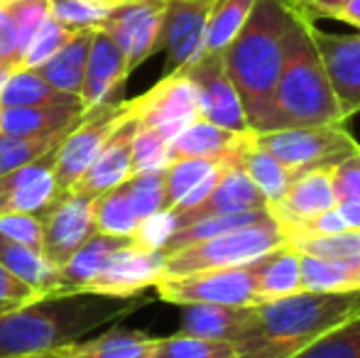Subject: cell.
<instances>
[{
  "mask_svg": "<svg viewBox=\"0 0 360 358\" xmlns=\"http://www.w3.org/2000/svg\"><path fill=\"white\" fill-rule=\"evenodd\" d=\"M143 297H113L96 292H52L25 307L0 314V358L47 354L76 344L91 331L125 319Z\"/></svg>",
  "mask_w": 360,
  "mask_h": 358,
  "instance_id": "1",
  "label": "cell"
},
{
  "mask_svg": "<svg viewBox=\"0 0 360 358\" xmlns=\"http://www.w3.org/2000/svg\"><path fill=\"white\" fill-rule=\"evenodd\" d=\"M302 10L289 0H255L240 32L223 49V64L240 96L250 133L270 125L272 96Z\"/></svg>",
  "mask_w": 360,
  "mask_h": 358,
  "instance_id": "2",
  "label": "cell"
},
{
  "mask_svg": "<svg viewBox=\"0 0 360 358\" xmlns=\"http://www.w3.org/2000/svg\"><path fill=\"white\" fill-rule=\"evenodd\" d=\"M260 339L238 358H292L348 319L360 317L358 292H311L255 305Z\"/></svg>",
  "mask_w": 360,
  "mask_h": 358,
  "instance_id": "3",
  "label": "cell"
},
{
  "mask_svg": "<svg viewBox=\"0 0 360 358\" xmlns=\"http://www.w3.org/2000/svg\"><path fill=\"white\" fill-rule=\"evenodd\" d=\"M314 18L299 13L285 57V67L272 96L267 130L307 128V125H343L341 108L314 42ZM265 130V133H267Z\"/></svg>",
  "mask_w": 360,
  "mask_h": 358,
  "instance_id": "4",
  "label": "cell"
},
{
  "mask_svg": "<svg viewBox=\"0 0 360 358\" xmlns=\"http://www.w3.org/2000/svg\"><path fill=\"white\" fill-rule=\"evenodd\" d=\"M282 243H285V231L272 216H267L257 224L228 231V234L209 238L204 243L186 245V248L169 253L165 260V275L174 277L201 270L238 268V265L252 263Z\"/></svg>",
  "mask_w": 360,
  "mask_h": 358,
  "instance_id": "5",
  "label": "cell"
},
{
  "mask_svg": "<svg viewBox=\"0 0 360 358\" xmlns=\"http://www.w3.org/2000/svg\"><path fill=\"white\" fill-rule=\"evenodd\" d=\"M252 138L262 150L280 160L294 177L311 170H331L333 165L360 148L343 125L282 128L252 133Z\"/></svg>",
  "mask_w": 360,
  "mask_h": 358,
  "instance_id": "6",
  "label": "cell"
},
{
  "mask_svg": "<svg viewBox=\"0 0 360 358\" xmlns=\"http://www.w3.org/2000/svg\"><path fill=\"white\" fill-rule=\"evenodd\" d=\"M157 295L176 307L186 305H226L255 307V272L252 263L238 268H216L189 272V275H165L155 285Z\"/></svg>",
  "mask_w": 360,
  "mask_h": 358,
  "instance_id": "7",
  "label": "cell"
},
{
  "mask_svg": "<svg viewBox=\"0 0 360 358\" xmlns=\"http://www.w3.org/2000/svg\"><path fill=\"white\" fill-rule=\"evenodd\" d=\"M128 115V101H115L98 108H91L84 113L76 128L69 130L57 145V158H54V181H57L59 194L69 191L81 174L89 170L110 135L120 128V123Z\"/></svg>",
  "mask_w": 360,
  "mask_h": 358,
  "instance_id": "8",
  "label": "cell"
},
{
  "mask_svg": "<svg viewBox=\"0 0 360 358\" xmlns=\"http://www.w3.org/2000/svg\"><path fill=\"white\" fill-rule=\"evenodd\" d=\"M133 115L140 125L157 130L167 140H174L184 128L199 120V96L184 72L165 74L147 94L130 101Z\"/></svg>",
  "mask_w": 360,
  "mask_h": 358,
  "instance_id": "9",
  "label": "cell"
},
{
  "mask_svg": "<svg viewBox=\"0 0 360 358\" xmlns=\"http://www.w3.org/2000/svg\"><path fill=\"white\" fill-rule=\"evenodd\" d=\"M165 0H123L103 20L101 30L110 34L125 57L128 74L160 52Z\"/></svg>",
  "mask_w": 360,
  "mask_h": 358,
  "instance_id": "10",
  "label": "cell"
},
{
  "mask_svg": "<svg viewBox=\"0 0 360 358\" xmlns=\"http://www.w3.org/2000/svg\"><path fill=\"white\" fill-rule=\"evenodd\" d=\"M191 79L199 96V115L231 133H250L240 96L223 64V52H204L194 64L179 69Z\"/></svg>",
  "mask_w": 360,
  "mask_h": 358,
  "instance_id": "11",
  "label": "cell"
},
{
  "mask_svg": "<svg viewBox=\"0 0 360 358\" xmlns=\"http://www.w3.org/2000/svg\"><path fill=\"white\" fill-rule=\"evenodd\" d=\"M94 199L64 191L42 214V253L54 268H62L69 258L96 234Z\"/></svg>",
  "mask_w": 360,
  "mask_h": 358,
  "instance_id": "12",
  "label": "cell"
},
{
  "mask_svg": "<svg viewBox=\"0 0 360 358\" xmlns=\"http://www.w3.org/2000/svg\"><path fill=\"white\" fill-rule=\"evenodd\" d=\"M211 5L214 0H165L160 49L167 52V74L189 67L204 54Z\"/></svg>",
  "mask_w": 360,
  "mask_h": 358,
  "instance_id": "13",
  "label": "cell"
},
{
  "mask_svg": "<svg viewBox=\"0 0 360 358\" xmlns=\"http://www.w3.org/2000/svg\"><path fill=\"white\" fill-rule=\"evenodd\" d=\"M165 250L143 248L138 243H125L123 248L113 250L105 265L91 282L89 292L113 297H133L155 287L165 275Z\"/></svg>",
  "mask_w": 360,
  "mask_h": 358,
  "instance_id": "14",
  "label": "cell"
},
{
  "mask_svg": "<svg viewBox=\"0 0 360 358\" xmlns=\"http://www.w3.org/2000/svg\"><path fill=\"white\" fill-rule=\"evenodd\" d=\"M181 334L201 336L209 341H226L238 349V356L257 344L255 307H226V305H186L181 314Z\"/></svg>",
  "mask_w": 360,
  "mask_h": 358,
  "instance_id": "15",
  "label": "cell"
},
{
  "mask_svg": "<svg viewBox=\"0 0 360 358\" xmlns=\"http://www.w3.org/2000/svg\"><path fill=\"white\" fill-rule=\"evenodd\" d=\"M311 34L343 120L353 118L360 113V32L331 34L314 25Z\"/></svg>",
  "mask_w": 360,
  "mask_h": 358,
  "instance_id": "16",
  "label": "cell"
},
{
  "mask_svg": "<svg viewBox=\"0 0 360 358\" xmlns=\"http://www.w3.org/2000/svg\"><path fill=\"white\" fill-rule=\"evenodd\" d=\"M54 158H57V148L0 177V216H42L57 201L59 189L57 181H54Z\"/></svg>",
  "mask_w": 360,
  "mask_h": 358,
  "instance_id": "17",
  "label": "cell"
},
{
  "mask_svg": "<svg viewBox=\"0 0 360 358\" xmlns=\"http://www.w3.org/2000/svg\"><path fill=\"white\" fill-rule=\"evenodd\" d=\"M128 67L118 44L110 39V34L101 27H94L91 34L89 59H86L84 87H81V103L86 110L98 108L105 103L120 101L123 87L128 82Z\"/></svg>",
  "mask_w": 360,
  "mask_h": 358,
  "instance_id": "18",
  "label": "cell"
},
{
  "mask_svg": "<svg viewBox=\"0 0 360 358\" xmlns=\"http://www.w3.org/2000/svg\"><path fill=\"white\" fill-rule=\"evenodd\" d=\"M135 130H138V118L133 115V108H130L128 101V115L120 123V128L110 135V140L101 148V153L89 165V170L81 174V179L69 191H76V194L86 196V199H96V196L105 194L113 186L123 184L133 174Z\"/></svg>",
  "mask_w": 360,
  "mask_h": 358,
  "instance_id": "19",
  "label": "cell"
},
{
  "mask_svg": "<svg viewBox=\"0 0 360 358\" xmlns=\"http://www.w3.org/2000/svg\"><path fill=\"white\" fill-rule=\"evenodd\" d=\"M267 209L265 196L260 194L252 179L245 174V170L238 165L236 158L226 160L221 165V174L216 179V186L211 194L201 201L199 206L186 211H174L176 216V229L191 224L196 219L214 214H245V211H262Z\"/></svg>",
  "mask_w": 360,
  "mask_h": 358,
  "instance_id": "20",
  "label": "cell"
},
{
  "mask_svg": "<svg viewBox=\"0 0 360 358\" xmlns=\"http://www.w3.org/2000/svg\"><path fill=\"white\" fill-rule=\"evenodd\" d=\"M333 206H336V194H333L331 170H311V172L297 174L287 186L285 196L277 204L267 206V211L285 231L287 241L292 231Z\"/></svg>",
  "mask_w": 360,
  "mask_h": 358,
  "instance_id": "21",
  "label": "cell"
},
{
  "mask_svg": "<svg viewBox=\"0 0 360 358\" xmlns=\"http://www.w3.org/2000/svg\"><path fill=\"white\" fill-rule=\"evenodd\" d=\"M86 108L81 101L57 106H20V108H0V133L18 138H37V135H67L79 125Z\"/></svg>",
  "mask_w": 360,
  "mask_h": 358,
  "instance_id": "22",
  "label": "cell"
},
{
  "mask_svg": "<svg viewBox=\"0 0 360 358\" xmlns=\"http://www.w3.org/2000/svg\"><path fill=\"white\" fill-rule=\"evenodd\" d=\"M221 165L223 162L199 160V158L172 160L165 167L167 209L186 211L199 206L216 186V179L221 174Z\"/></svg>",
  "mask_w": 360,
  "mask_h": 358,
  "instance_id": "23",
  "label": "cell"
},
{
  "mask_svg": "<svg viewBox=\"0 0 360 358\" xmlns=\"http://www.w3.org/2000/svg\"><path fill=\"white\" fill-rule=\"evenodd\" d=\"M252 272H255V305L282 300L304 290L302 253L287 241L252 260Z\"/></svg>",
  "mask_w": 360,
  "mask_h": 358,
  "instance_id": "24",
  "label": "cell"
},
{
  "mask_svg": "<svg viewBox=\"0 0 360 358\" xmlns=\"http://www.w3.org/2000/svg\"><path fill=\"white\" fill-rule=\"evenodd\" d=\"M245 138L248 133H231V130L221 128V125H214L209 120L199 118L169 143V162L181 158L226 162V160L236 158V153L245 143Z\"/></svg>",
  "mask_w": 360,
  "mask_h": 358,
  "instance_id": "25",
  "label": "cell"
},
{
  "mask_svg": "<svg viewBox=\"0 0 360 358\" xmlns=\"http://www.w3.org/2000/svg\"><path fill=\"white\" fill-rule=\"evenodd\" d=\"M133 238H128V236H110L96 231L72 258L57 270V287H54V292H59V295H64V292H89L91 282L96 280V275L105 265V260L110 258V253L123 248Z\"/></svg>",
  "mask_w": 360,
  "mask_h": 358,
  "instance_id": "26",
  "label": "cell"
},
{
  "mask_svg": "<svg viewBox=\"0 0 360 358\" xmlns=\"http://www.w3.org/2000/svg\"><path fill=\"white\" fill-rule=\"evenodd\" d=\"M157 336L145 331L113 326L94 341H76L57 349L59 358H147L155 349Z\"/></svg>",
  "mask_w": 360,
  "mask_h": 358,
  "instance_id": "27",
  "label": "cell"
},
{
  "mask_svg": "<svg viewBox=\"0 0 360 358\" xmlns=\"http://www.w3.org/2000/svg\"><path fill=\"white\" fill-rule=\"evenodd\" d=\"M236 160L245 174L252 179V184L260 189V194L265 196L267 206L277 204V201L285 196L287 186L292 184L294 174L289 172L285 165L277 158H272L267 150H262L260 145L255 143L252 133H248L245 143L240 145V150L236 153Z\"/></svg>",
  "mask_w": 360,
  "mask_h": 358,
  "instance_id": "28",
  "label": "cell"
},
{
  "mask_svg": "<svg viewBox=\"0 0 360 358\" xmlns=\"http://www.w3.org/2000/svg\"><path fill=\"white\" fill-rule=\"evenodd\" d=\"M91 34L94 30H76L67 44L54 54L49 62H44L37 69L54 89L64 91L69 96H79L84 87V74H86V59H89L91 47Z\"/></svg>",
  "mask_w": 360,
  "mask_h": 358,
  "instance_id": "29",
  "label": "cell"
},
{
  "mask_svg": "<svg viewBox=\"0 0 360 358\" xmlns=\"http://www.w3.org/2000/svg\"><path fill=\"white\" fill-rule=\"evenodd\" d=\"M79 96H69L54 89L37 69L18 67L8 77L3 91H0V108H20V106H57V103H76Z\"/></svg>",
  "mask_w": 360,
  "mask_h": 358,
  "instance_id": "30",
  "label": "cell"
},
{
  "mask_svg": "<svg viewBox=\"0 0 360 358\" xmlns=\"http://www.w3.org/2000/svg\"><path fill=\"white\" fill-rule=\"evenodd\" d=\"M0 263L5 265L15 277L27 282L37 295H52L57 287V270L47 260V255L37 248H30L22 243H13V241L0 236Z\"/></svg>",
  "mask_w": 360,
  "mask_h": 358,
  "instance_id": "31",
  "label": "cell"
},
{
  "mask_svg": "<svg viewBox=\"0 0 360 358\" xmlns=\"http://www.w3.org/2000/svg\"><path fill=\"white\" fill-rule=\"evenodd\" d=\"M270 211L262 209V211H245V214H214V216H204V219H196L191 224L181 226L176 229L174 234L169 236V241L165 243V255L174 253V250H181L186 245H194V243H204L209 238H216V236H223L228 231H236L243 229V226H250L257 224V221L267 219Z\"/></svg>",
  "mask_w": 360,
  "mask_h": 358,
  "instance_id": "32",
  "label": "cell"
},
{
  "mask_svg": "<svg viewBox=\"0 0 360 358\" xmlns=\"http://www.w3.org/2000/svg\"><path fill=\"white\" fill-rule=\"evenodd\" d=\"M302 285L311 292H358L360 258L321 260L302 255Z\"/></svg>",
  "mask_w": 360,
  "mask_h": 358,
  "instance_id": "33",
  "label": "cell"
},
{
  "mask_svg": "<svg viewBox=\"0 0 360 358\" xmlns=\"http://www.w3.org/2000/svg\"><path fill=\"white\" fill-rule=\"evenodd\" d=\"M91 209H94V226L101 234L128 236V238H133L135 229L140 226V216L135 211L133 201H130L125 181L113 186V189H108L105 194L96 196Z\"/></svg>",
  "mask_w": 360,
  "mask_h": 358,
  "instance_id": "34",
  "label": "cell"
},
{
  "mask_svg": "<svg viewBox=\"0 0 360 358\" xmlns=\"http://www.w3.org/2000/svg\"><path fill=\"white\" fill-rule=\"evenodd\" d=\"M336 211L346 229L360 231V148L331 167Z\"/></svg>",
  "mask_w": 360,
  "mask_h": 358,
  "instance_id": "35",
  "label": "cell"
},
{
  "mask_svg": "<svg viewBox=\"0 0 360 358\" xmlns=\"http://www.w3.org/2000/svg\"><path fill=\"white\" fill-rule=\"evenodd\" d=\"M255 0H214L206 25L204 52H223L245 25Z\"/></svg>",
  "mask_w": 360,
  "mask_h": 358,
  "instance_id": "36",
  "label": "cell"
},
{
  "mask_svg": "<svg viewBox=\"0 0 360 358\" xmlns=\"http://www.w3.org/2000/svg\"><path fill=\"white\" fill-rule=\"evenodd\" d=\"M238 349L226 341H209L201 336L181 334L176 331L174 336L155 341L150 358H236Z\"/></svg>",
  "mask_w": 360,
  "mask_h": 358,
  "instance_id": "37",
  "label": "cell"
},
{
  "mask_svg": "<svg viewBox=\"0 0 360 358\" xmlns=\"http://www.w3.org/2000/svg\"><path fill=\"white\" fill-rule=\"evenodd\" d=\"M289 245L299 250L302 255L321 260H353L360 258V231H338L326 236H299L289 238Z\"/></svg>",
  "mask_w": 360,
  "mask_h": 358,
  "instance_id": "38",
  "label": "cell"
},
{
  "mask_svg": "<svg viewBox=\"0 0 360 358\" xmlns=\"http://www.w3.org/2000/svg\"><path fill=\"white\" fill-rule=\"evenodd\" d=\"M292 358H360V317L319 336Z\"/></svg>",
  "mask_w": 360,
  "mask_h": 358,
  "instance_id": "39",
  "label": "cell"
},
{
  "mask_svg": "<svg viewBox=\"0 0 360 358\" xmlns=\"http://www.w3.org/2000/svg\"><path fill=\"white\" fill-rule=\"evenodd\" d=\"M74 32L76 30H69L67 25H62L59 20H54L52 15H49V18L39 25L37 32L30 37V42L25 44L22 54H20V67L39 69L72 39Z\"/></svg>",
  "mask_w": 360,
  "mask_h": 358,
  "instance_id": "40",
  "label": "cell"
},
{
  "mask_svg": "<svg viewBox=\"0 0 360 358\" xmlns=\"http://www.w3.org/2000/svg\"><path fill=\"white\" fill-rule=\"evenodd\" d=\"M64 135H37V138H18V135L0 133V177L32 160L42 158L62 143Z\"/></svg>",
  "mask_w": 360,
  "mask_h": 358,
  "instance_id": "41",
  "label": "cell"
},
{
  "mask_svg": "<svg viewBox=\"0 0 360 358\" xmlns=\"http://www.w3.org/2000/svg\"><path fill=\"white\" fill-rule=\"evenodd\" d=\"M49 8L52 18L69 30H94L103 25L115 5L105 0H49Z\"/></svg>",
  "mask_w": 360,
  "mask_h": 358,
  "instance_id": "42",
  "label": "cell"
},
{
  "mask_svg": "<svg viewBox=\"0 0 360 358\" xmlns=\"http://www.w3.org/2000/svg\"><path fill=\"white\" fill-rule=\"evenodd\" d=\"M130 201L138 211L140 221L157 211L167 209L165 199V170H152V172H133L125 179Z\"/></svg>",
  "mask_w": 360,
  "mask_h": 358,
  "instance_id": "43",
  "label": "cell"
},
{
  "mask_svg": "<svg viewBox=\"0 0 360 358\" xmlns=\"http://www.w3.org/2000/svg\"><path fill=\"white\" fill-rule=\"evenodd\" d=\"M169 165V140L138 123L133 135V172H152Z\"/></svg>",
  "mask_w": 360,
  "mask_h": 358,
  "instance_id": "44",
  "label": "cell"
},
{
  "mask_svg": "<svg viewBox=\"0 0 360 358\" xmlns=\"http://www.w3.org/2000/svg\"><path fill=\"white\" fill-rule=\"evenodd\" d=\"M3 5L15 25L20 54H22V49H25V44L30 42V37H32V34L39 30V25L52 15L49 0H8V3H3Z\"/></svg>",
  "mask_w": 360,
  "mask_h": 358,
  "instance_id": "45",
  "label": "cell"
},
{
  "mask_svg": "<svg viewBox=\"0 0 360 358\" xmlns=\"http://www.w3.org/2000/svg\"><path fill=\"white\" fill-rule=\"evenodd\" d=\"M0 236L13 243H22L42 250V216L37 214H3Z\"/></svg>",
  "mask_w": 360,
  "mask_h": 358,
  "instance_id": "46",
  "label": "cell"
},
{
  "mask_svg": "<svg viewBox=\"0 0 360 358\" xmlns=\"http://www.w3.org/2000/svg\"><path fill=\"white\" fill-rule=\"evenodd\" d=\"M174 231H176L174 211H172V209L157 211V214H152V216H147V219L140 221V226L135 229V234H133V243L143 245V248L162 250Z\"/></svg>",
  "mask_w": 360,
  "mask_h": 358,
  "instance_id": "47",
  "label": "cell"
},
{
  "mask_svg": "<svg viewBox=\"0 0 360 358\" xmlns=\"http://www.w3.org/2000/svg\"><path fill=\"white\" fill-rule=\"evenodd\" d=\"M39 297L42 295H37L27 282L15 277L13 272L0 263V314H8V312L30 305V302L39 300Z\"/></svg>",
  "mask_w": 360,
  "mask_h": 358,
  "instance_id": "48",
  "label": "cell"
},
{
  "mask_svg": "<svg viewBox=\"0 0 360 358\" xmlns=\"http://www.w3.org/2000/svg\"><path fill=\"white\" fill-rule=\"evenodd\" d=\"M0 64L20 67L18 32H15V25H13V20H10L5 5H0Z\"/></svg>",
  "mask_w": 360,
  "mask_h": 358,
  "instance_id": "49",
  "label": "cell"
},
{
  "mask_svg": "<svg viewBox=\"0 0 360 358\" xmlns=\"http://www.w3.org/2000/svg\"><path fill=\"white\" fill-rule=\"evenodd\" d=\"M346 5V0H302V5H299V10L302 13H307L309 18H333L336 20V15L341 13V8Z\"/></svg>",
  "mask_w": 360,
  "mask_h": 358,
  "instance_id": "50",
  "label": "cell"
},
{
  "mask_svg": "<svg viewBox=\"0 0 360 358\" xmlns=\"http://www.w3.org/2000/svg\"><path fill=\"white\" fill-rule=\"evenodd\" d=\"M336 20H341V23L353 25V27L360 30V0H346L341 13L336 15Z\"/></svg>",
  "mask_w": 360,
  "mask_h": 358,
  "instance_id": "51",
  "label": "cell"
},
{
  "mask_svg": "<svg viewBox=\"0 0 360 358\" xmlns=\"http://www.w3.org/2000/svg\"><path fill=\"white\" fill-rule=\"evenodd\" d=\"M13 69H18V67H8V64H0V91H3V87H5V82H8L10 74H13Z\"/></svg>",
  "mask_w": 360,
  "mask_h": 358,
  "instance_id": "52",
  "label": "cell"
},
{
  "mask_svg": "<svg viewBox=\"0 0 360 358\" xmlns=\"http://www.w3.org/2000/svg\"><path fill=\"white\" fill-rule=\"evenodd\" d=\"M18 358H59L57 349L54 351H47V354H34V356H18Z\"/></svg>",
  "mask_w": 360,
  "mask_h": 358,
  "instance_id": "53",
  "label": "cell"
},
{
  "mask_svg": "<svg viewBox=\"0 0 360 358\" xmlns=\"http://www.w3.org/2000/svg\"><path fill=\"white\" fill-rule=\"evenodd\" d=\"M289 3H292V5H294V8H297V10H299V5H302V0H289Z\"/></svg>",
  "mask_w": 360,
  "mask_h": 358,
  "instance_id": "54",
  "label": "cell"
},
{
  "mask_svg": "<svg viewBox=\"0 0 360 358\" xmlns=\"http://www.w3.org/2000/svg\"><path fill=\"white\" fill-rule=\"evenodd\" d=\"M105 3H113V5H118V3H123V0H105Z\"/></svg>",
  "mask_w": 360,
  "mask_h": 358,
  "instance_id": "55",
  "label": "cell"
},
{
  "mask_svg": "<svg viewBox=\"0 0 360 358\" xmlns=\"http://www.w3.org/2000/svg\"><path fill=\"white\" fill-rule=\"evenodd\" d=\"M3 3H8V0H0V5H3Z\"/></svg>",
  "mask_w": 360,
  "mask_h": 358,
  "instance_id": "56",
  "label": "cell"
},
{
  "mask_svg": "<svg viewBox=\"0 0 360 358\" xmlns=\"http://www.w3.org/2000/svg\"><path fill=\"white\" fill-rule=\"evenodd\" d=\"M147 358H150V356H147Z\"/></svg>",
  "mask_w": 360,
  "mask_h": 358,
  "instance_id": "57",
  "label": "cell"
},
{
  "mask_svg": "<svg viewBox=\"0 0 360 358\" xmlns=\"http://www.w3.org/2000/svg\"><path fill=\"white\" fill-rule=\"evenodd\" d=\"M236 358H238V356H236Z\"/></svg>",
  "mask_w": 360,
  "mask_h": 358,
  "instance_id": "58",
  "label": "cell"
}]
</instances>
